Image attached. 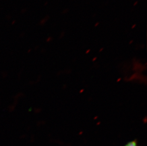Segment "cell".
<instances>
[{
  "instance_id": "6da1fadb",
  "label": "cell",
  "mask_w": 147,
  "mask_h": 146,
  "mask_svg": "<svg viewBox=\"0 0 147 146\" xmlns=\"http://www.w3.org/2000/svg\"><path fill=\"white\" fill-rule=\"evenodd\" d=\"M125 146H137V142L136 141H132L127 144Z\"/></svg>"
}]
</instances>
